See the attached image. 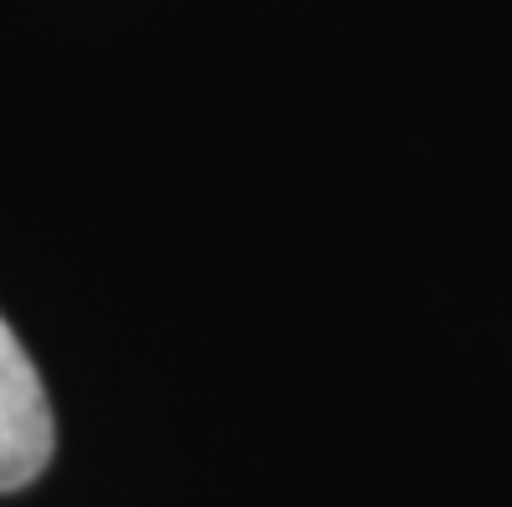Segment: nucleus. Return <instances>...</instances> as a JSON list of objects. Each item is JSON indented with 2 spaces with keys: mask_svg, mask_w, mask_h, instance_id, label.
Returning a JSON list of instances; mask_svg holds the SVG:
<instances>
[{
  "mask_svg": "<svg viewBox=\"0 0 512 507\" xmlns=\"http://www.w3.org/2000/svg\"><path fill=\"white\" fill-rule=\"evenodd\" d=\"M57 425L32 352L0 316V492H21L52 466Z\"/></svg>",
  "mask_w": 512,
  "mask_h": 507,
  "instance_id": "1",
  "label": "nucleus"
}]
</instances>
